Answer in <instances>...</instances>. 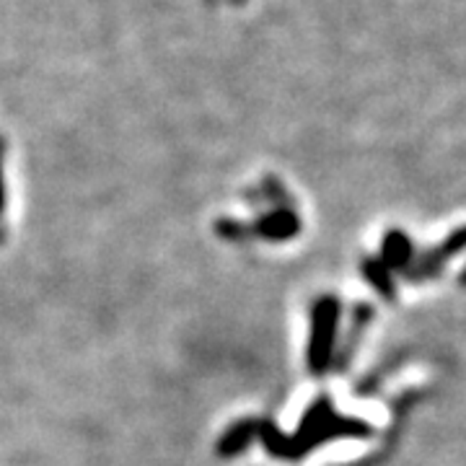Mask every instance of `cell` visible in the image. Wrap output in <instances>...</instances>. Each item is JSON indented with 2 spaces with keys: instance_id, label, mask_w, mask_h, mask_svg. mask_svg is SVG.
Segmentation results:
<instances>
[{
  "instance_id": "1",
  "label": "cell",
  "mask_w": 466,
  "mask_h": 466,
  "mask_svg": "<svg viewBox=\"0 0 466 466\" xmlns=\"http://www.w3.org/2000/svg\"><path fill=\"white\" fill-rule=\"evenodd\" d=\"M231 3H244V0H231Z\"/></svg>"
},
{
  "instance_id": "2",
  "label": "cell",
  "mask_w": 466,
  "mask_h": 466,
  "mask_svg": "<svg viewBox=\"0 0 466 466\" xmlns=\"http://www.w3.org/2000/svg\"><path fill=\"white\" fill-rule=\"evenodd\" d=\"M208 3H216V0H208Z\"/></svg>"
}]
</instances>
